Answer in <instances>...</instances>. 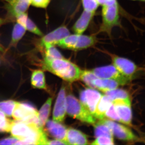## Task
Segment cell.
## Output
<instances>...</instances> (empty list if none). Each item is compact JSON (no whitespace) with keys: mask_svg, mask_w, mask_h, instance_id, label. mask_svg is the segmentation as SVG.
I'll return each mask as SVG.
<instances>
[{"mask_svg":"<svg viewBox=\"0 0 145 145\" xmlns=\"http://www.w3.org/2000/svg\"><path fill=\"white\" fill-rule=\"evenodd\" d=\"M10 132L18 140L16 145H46L48 140L43 128L33 122L13 121Z\"/></svg>","mask_w":145,"mask_h":145,"instance_id":"cell-1","label":"cell"},{"mask_svg":"<svg viewBox=\"0 0 145 145\" xmlns=\"http://www.w3.org/2000/svg\"><path fill=\"white\" fill-rule=\"evenodd\" d=\"M43 67L45 70L69 82H73L80 78L81 71L80 68L64 58L44 59Z\"/></svg>","mask_w":145,"mask_h":145,"instance_id":"cell-2","label":"cell"},{"mask_svg":"<svg viewBox=\"0 0 145 145\" xmlns=\"http://www.w3.org/2000/svg\"><path fill=\"white\" fill-rule=\"evenodd\" d=\"M66 112L70 117L90 124L96 122V118L84 106L71 94L66 96Z\"/></svg>","mask_w":145,"mask_h":145,"instance_id":"cell-3","label":"cell"},{"mask_svg":"<svg viewBox=\"0 0 145 145\" xmlns=\"http://www.w3.org/2000/svg\"><path fill=\"white\" fill-rule=\"evenodd\" d=\"M96 42V38L93 36L75 34L67 36L60 41L57 46L64 49L79 50L88 48Z\"/></svg>","mask_w":145,"mask_h":145,"instance_id":"cell-4","label":"cell"},{"mask_svg":"<svg viewBox=\"0 0 145 145\" xmlns=\"http://www.w3.org/2000/svg\"><path fill=\"white\" fill-rule=\"evenodd\" d=\"M12 116L16 121L33 122L39 126L38 111L29 104L17 102Z\"/></svg>","mask_w":145,"mask_h":145,"instance_id":"cell-5","label":"cell"},{"mask_svg":"<svg viewBox=\"0 0 145 145\" xmlns=\"http://www.w3.org/2000/svg\"><path fill=\"white\" fill-rule=\"evenodd\" d=\"M99 122L108 126L113 135L119 140L132 142L139 140L138 137L134 134L131 130L123 125L105 119L100 120Z\"/></svg>","mask_w":145,"mask_h":145,"instance_id":"cell-6","label":"cell"},{"mask_svg":"<svg viewBox=\"0 0 145 145\" xmlns=\"http://www.w3.org/2000/svg\"><path fill=\"white\" fill-rule=\"evenodd\" d=\"M102 15L103 18L102 29L110 31L119 23V8L118 3L110 5L103 6Z\"/></svg>","mask_w":145,"mask_h":145,"instance_id":"cell-7","label":"cell"},{"mask_svg":"<svg viewBox=\"0 0 145 145\" xmlns=\"http://www.w3.org/2000/svg\"><path fill=\"white\" fill-rule=\"evenodd\" d=\"M91 71L97 78L114 80L120 85L126 84L131 81L122 75L113 65L96 68Z\"/></svg>","mask_w":145,"mask_h":145,"instance_id":"cell-8","label":"cell"},{"mask_svg":"<svg viewBox=\"0 0 145 145\" xmlns=\"http://www.w3.org/2000/svg\"><path fill=\"white\" fill-rule=\"evenodd\" d=\"M112 60L113 65L119 72L131 81L138 69L137 65L130 60L118 56H113Z\"/></svg>","mask_w":145,"mask_h":145,"instance_id":"cell-9","label":"cell"},{"mask_svg":"<svg viewBox=\"0 0 145 145\" xmlns=\"http://www.w3.org/2000/svg\"><path fill=\"white\" fill-rule=\"evenodd\" d=\"M98 91L89 88L84 89L80 93V101L93 116L99 100L102 97Z\"/></svg>","mask_w":145,"mask_h":145,"instance_id":"cell-10","label":"cell"},{"mask_svg":"<svg viewBox=\"0 0 145 145\" xmlns=\"http://www.w3.org/2000/svg\"><path fill=\"white\" fill-rule=\"evenodd\" d=\"M112 104L121 123L128 125H131L132 112L130 99L115 100L112 101Z\"/></svg>","mask_w":145,"mask_h":145,"instance_id":"cell-11","label":"cell"},{"mask_svg":"<svg viewBox=\"0 0 145 145\" xmlns=\"http://www.w3.org/2000/svg\"><path fill=\"white\" fill-rule=\"evenodd\" d=\"M70 35V32L65 26H61L54 29L46 35L42 36L40 42V46L42 48L57 45L60 41Z\"/></svg>","mask_w":145,"mask_h":145,"instance_id":"cell-12","label":"cell"},{"mask_svg":"<svg viewBox=\"0 0 145 145\" xmlns=\"http://www.w3.org/2000/svg\"><path fill=\"white\" fill-rule=\"evenodd\" d=\"M66 95L65 88L62 87L58 94L53 109V120L61 123L66 114Z\"/></svg>","mask_w":145,"mask_h":145,"instance_id":"cell-13","label":"cell"},{"mask_svg":"<svg viewBox=\"0 0 145 145\" xmlns=\"http://www.w3.org/2000/svg\"><path fill=\"white\" fill-rule=\"evenodd\" d=\"M46 124L47 130L52 137L56 139L65 141L67 129L66 127L60 122L54 120H48Z\"/></svg>","mask_w":145,"mask_h":145,"instance_id":"cell-14","label":"cell"},{"mask_svg":"<svg viewBox=\"0 0 145 145\" xmlns=\"http://www.w3.org/2000/svg\"><path fill=\"white\" fill-rule=\"evenodd\" d=\"M65 141L67 145H87V137L85 134L75 129H67Z\"/></svg>","mask_w":145,"mask_h":145,"instance_id":"cell-15","label":"cell"},{"mask_svg":"<svg viewBox=\"0 0 145 145\" xmlns=\"http://www.w3.org/2000/svg\"><path fill=\"white\" fill-rule=\"evenodd\" d=\"M95 13L84 10L72 27L75 34H82L87 28Z\"/></svg>","mask_w":145,"mask_h":145,"instance_id":"cell-16","label":"cell"},{"mask_svg":"<svg viewBox=\"0 0 145 145\" xmlns=\"http://www.w3.org/2000/svg\"><path fill=\"white\" fill-rule=\"evenodd\" d=\"M112 104V101L106 95H102L95 112L93 117L101 120L105 118V114L107 110Z\"/></svg>","mask_w":145,"mask_h":145,"instance_id":"cell-17","label":"cell"},{"mask_svg":"<svg viewBox=\"0 0 145 145\" xmlns=\"http://www.w3.org/2000/svg\"><path fill=\"white\" fill-rule=\"evenodd\" d=\"M95 88L104 92L105 91L117 88L120 84L117 81L111 79L97 78L93 81Z\"/></svg>","mask_w":145,"mask_h":145,"instance_id":"cell-18","label":"cell"},{"mask_svg":"<svg viewBox=\"0 0 145 145\" xmlns=\"http://www.w3.org/2000/svg\"><path fill=\"white\" fill-rule=\"evenodd\" d=\"M31 84L33 88L40 89H46L44 72L40 69L34 70L31 74Z\"/></svg>","mask_w":145,"mask_h":145,"instance_id":"cell-19","label":"cell"},{"mask_svg":"<svg viewBox=\"0 0 145 145\" xmlns=\"http://www.w3.org/2000/svg\"><path fill=\"white\" fill-rule=\"evenodd\" d=\"M52 103V98H48L38 112L39 124L41 127H43L48 120Z\"/></svg>","mask_w":145,"mask_h":145,"instance_id":"cell-20","label":"cell"},{"mask_svg":"<svg viewBox=\"0 0 145 145\" xmlns=\"http://www.w3.org/2000/svg\"><path fill=\"white\" fill-rule=\"evenodd\" d=\"M27 31L25 27L16 22L13 27L9 46H16L24 36Z\"/></svg>","mask_w":145,"mask_h":145,"instance_id":"cell-21","label":"cell"},{"mask_svg":"<svg viewBox=\"0 0 145 145\" xmlns=\"http://www.w3.org/2000/svg\"><path fill=\"white\" fill-rule=\"evenodd\" d=\"M103 92L112 101L117 100L130 99L129 95L126 91L121 89L117 88L105 91Z\"/></svg>","mask_w":145,"mask_h":145,"instance_id":"cell-22","label":"cell"},{"mask_svg":"<svg viewBox=\"0 0 145 145\" xmlns=\"http://www.w3.org/2000/svg\"><path fill=\"white\" fill-rule=\"evenodd\" d=\"M96 78H97V77L91 70H81L79 80L82 81L89 88H95L93 84V81Z\"/></svg>","mask_w":145,"mask_h":145,"instance_id":"cell-23","label":"cell"},{"mask_svg":"<svg viewBox=\"0 0 145 145\" xmlns=\"http://www.w3.org/2000/svg\"><path fill=\"white\" fill-rule=\"evenodd\" d=\"M94 134L96 137L101 136H106L113 137V134L106 125L98 122L94 126Z\"/></svg>","mask_w":145,"mask_h":145,"instance_id":"cell-24","label":"cell"},{"mask_svg":"<svg viewBox=\"0 0 145 145\" xmlns=\"http://www.w3.org/2000/svg\"><path fill=\"white\" fill-rule=\"evenodd\" d=\"M17 102L8 100L0 102V110L6 116L11 117Z\"/></svg>","mask_w":145,"mask_h":145,"instance_id":"cell-25","label":"cell"},{"mask_svg":"<svg viewBox=\"0 0 145 145\" xmlns=\"http://www.w3.org/2000/svg\"><path fill=\"white\" fill-rule=\"evenodd\" d=\"M44 59L52 60L61 59L64 57L55 46H50L44 48Z\"/></svg>","mask_w":145,"mask_h":145,"instance_id":"cell-26","label":"cell"},{"mask_svg":"<svg viewBox=\"0 0 145 145\" xmlns=\"http://www.w3.org/2000/svg\"><path fill=\"white\" fill-rule=\"evenodd\" d=\"M12 121L7 118L6 115L0 110V132H10Z\"/></svg>","mask_w":145,"mask_h":145,"instance_id":"cell-27","label":"cell"},{"mask_svg":"<svg viewBox=\"0 0 145 145\" xmlns=\"http://www.w3.org/2000/svg\"><path fill=\"white\" fill-rule=\"evenodd\" d=\"M84 10L95 13L100 5L97 0H82Z\"/></svg>","mask_w":145,"mask_h":145,"instance_id":"cell-28","label":"cell"},{"mask_svg":"<svg viewBox=\"0 0 145 145\" xmlns=\"http://www.w3.org/2000/svg\"><path fill=\"white\" fill-rule=\"evenodd\" d=\"M25 27L27 31H29L38 36H43L42 32L39 29L34 22L31 20L29 17L27 20Z\"/></svg>","mask_w":145,"mask_h":145,"instance_id":"cell-29","label":"cell"},{"mask_svg":"<svg viewBox=\"0 0 145 145\" xmlns=\"http://www.w3.org/2000/svg\"><path fill=\"white\" fill-rule=\"evenodd\" d=\"M91 145H114L113 137L106 136H101L96 137V139L91 144Z\"/></svg>","mask_w":145,"mask_h":145,"instance_id":"cell-30","label":"cell"},{"mask_svg":"<svg viewBox=\"0 0 145 145\" xmlns=\"http://www.w3.org/2000/svg\"><path fill=\"white\" fill-rule=\"evenodd\" d=\"M105 117L108 118L110 120L121 123V119L119 118V116L115 111L113 104L110 106L109 108L108 109L106 112L105 114Z\"/></svg>","mask_w":145,"mask_h":145,"instance_id":"cell-31","label":"cell"},{"mask_svg":"<svg viewBox=\"0 0 145 145\" xmlns=\"http://www.w3.org/2000/svg\"><path fill=\"white\" fill-rule=\"evenodd\" d=\"M51 0H30L31 5L37 8H46L49 5Z\"/></svg>","mask_w":145,"mask_h":145,"instance_id":"cell-32","label":"cell"},{"mask_svg":"<svg viewBox=\"0 0 145 145\" xmlns=\"http://www.w3.org/2000/svg\"><path fill=\"white\" fill-rule=\"evenodd\" d=\"M18 141V139L12 137L0 140V145H16Z\"/></svg>","mask_w":145,"mask_h":145,"instance_id":"cell-33","label":"cell"},{"mask_svg":"<svg viewBox=\"0 0 145 145\" xmlns=\"http://www.w3.org/2000/svg\"><path fill=\"white\" fill-rule=\"evenodd\" d=\"M46 145H67V144L64 141L55 139L53 140H48Z\"/></svg>","mask_w":145,"mask_h":145,"instance_id":"cell-34","label":"cell"},{"mask_svg":"<svg viewBox=\"0 0 145 145\" xmlns=\"http://www.w3.org/2000/svg\"><path fill=\"white\" fill-rule=\"evenodd\" d=\"M99 5L102 6L110 5L117 2V0H97Z\"/></svg>","mask_w":145,"mask_h":145,"instance_id":"cell-35","label":"cell"},{"mask_svg":"<svg viewBox=\"0 0 145 145\" xmlns=\"http://www.w3.org/2000/svg\"><path fill=\"white\" fill-rule=\"evenodd\" d=\"M17 1L20 2L28 4L31 5L30 3V0H15Z\"/></svg>","mask_w":145,"mask_h":145,"instance_id":"cell-36","label":"cell"},{"mask_svg":"<svg viewBox=\"0 0 145 145\" xmlns=\"http://www.w3.org/2000/svg\"><path fill=\"white\" fill-rule=\"evenodd\" d=\"M4 49L0 42V52H4Z\"/></svg>","mask_w":145,"mask_h":145,"instance_id":"cell-37","label":"cell"},{"mask_svg":"<svg viewBox=\"0 0 145 145\" xmlns=\"http://www.w3.org/2000/svg\"><path fill=\"white\" fill-rule=\"evenodd\" d=\"M4 20L1 19V18H0V27H1V26L4 24Z\"/></svg>","mask_w":145,"mask_h":145,"instance_id":"cell-38","label":"cell"},{"mask_svg":"<svg viewBox=\"0 0 145 145\" xmlns=\"http://www.w3.org/2000/svg\"><path fill=\"white\" fill-rule=\"evenodd\" d=\"M1 59H0V64H1Z\"/></svg>","mask_w":145,"mask_h":145,"instance_id":"cell-39","label":"cell"},{"mask_svg":"<svg viewBox=\"0 0 145 145\" xmlns=\"http://www.w3.org/2000/svg\"><path fill=\"white\" fill-rule=\"evenodd\" d=\"M143 1H145V0H143Z\"/></svg>","mask_w":145,"mask_h":145,"instance_id":"cell-40","label":"cell"}]
</instances>
